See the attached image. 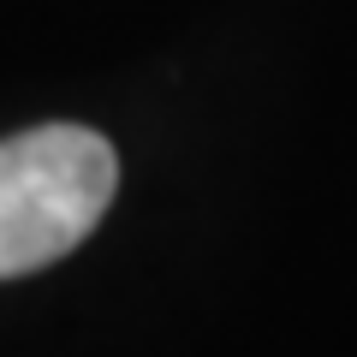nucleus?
<instances>
[{
  "label": "nucleus",
  "instance_id": "f257e3e1",
  "mask_svg": "<svg viewBox=\"0 0 357 357\" xmlns=\"http://www.w3.org/2000/svg\"><path fill=\"white\" fill-rule=\"evenodd\" d=\"M119 155L89 126H30L0 143V280L36 274L102 227Z\"/></svg>",
  "mask_w": 357,
  "mask_h": 357
}]
</instances>
